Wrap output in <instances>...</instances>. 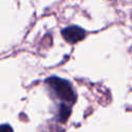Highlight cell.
Here are the masks:
<instances>
[{"label": "cell", "instance_id": "6da1fadb", "mask_svg": "<svg viewBox=\"0 0 132 132\" xmlns=\"http://www.w3.org/2000/svg\"><path fill=\"white\" fill-rule=\"evenodd\" d=\"M45 82L59 99L67 101L69 103H73L75 101V94L73 92V89L65 79L53 76L47 78Z\"/></svg>", "mask_w": 132, "mask_h": 132}, {"label": "cell", "instance_id": "7a4b0ae2", "mask_svg": "<svg viewBox=\"0 0 132 132\" xmlns=\"http://www.w3.org/2000/svg\"><path fill=\"white\" fill-rule=\"evenodd\" d=\"M62 36L69 43H75L85 38L86 32L79 27L70 26V27H67L62 30Z\"/></svg>", "mask_w": 132, "mask_h": 132}, {"label": "cell", "instance_id": "3957f363", "mask_svg": "<svg viewBox=\"0 0 132 132\" xmlns=\"http://www.w3.org/2000/svg\"><path fill=\"white\" fill-rule=\"evenodd\" d=\"M70 114V109L66 106V105H61V108H60V112H59V116H60V120L62 122H65L68 117Z\"/></svg>", "mask_w": 132, "mask_h": 132}, {"label": "cell", "instance_id": "277c9868", "mask_svg": "<svg viewBox=\"0 0 132 132\" xmlns=\"http://www.w3.org/2000/svg\"><path fill=\"white\" fill-rule=\"evenodd\" d=\"M0 132H13V130L8 124H2L0 125Z\"/></svg>", "mask_w": 132, "mask_h": 132}]
</instances>
